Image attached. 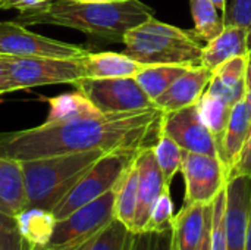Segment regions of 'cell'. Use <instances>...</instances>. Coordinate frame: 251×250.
<instances>
[{
	"mask_svg": "<svg viewBox=\"0 0 251 250\" xmlns=\"http://www.w3.org/2000/svg\"><path fill=\"white\" fill-rule=\"evenodd\" d=\"M165 112L157 106L97 118L0 133V155L19 162L90 152H141L162 136Z\"/></svg>",
	"mask_w": 251,
	"mask_h": 250,
	"instance_id": "6da1fadb",
	"label": "cell"
},
{
	"mask_svg": "<svg viewBox=\"0 0 251 250\" xmlns=\"http://www.w3.org/2000/svg\"><path fill=\"white\" fill-rule=\"evenodd\" d=\"M154 10L141 0L110 3L50 0L41 6L19 12L22 25H54L76 29L101 43H124L125 34L153 18Z\"/></svg>",
	"mask_w": 251,
	"mask_h": 250,
	"instance_id": "7a4b0ae2",
	"label": "cell"
},
{
	"mask_svg": "<svg viewBox=\"0 0 251 250\" xmlns=\"http://www.w3.org/2000/svg\"><path fill=\"white\" fill-rule=\"evenodd\" d=\"M124 53L144 65H201L204 44L194 29H182L154 16L129 29Z\"/></svg>",
	"mask_w": 251,
	"mask_h": 250,
	"instance_id": "3957f363",
	"label": "cell"
},
{
	"mask_svg": "<svg viewBox=\"0 0 251 250\" xmlns=\"http://www.w3.org/2000/svg\"><path fill=\"white\" fill-rule=\"evenodd\" d=\"M104 153L107 152L90 150L22 161L26 208L53 211L87 169Z\"/></svg>",
	"mask_w": 251,
	"mask_h": 250,
	"instance_id": "277c9868",
	"label": "cell"
},
{
	"mask_svg": "<svg viewBox=\"0 0 251 250\" xmlns=\"http://www.w3.org/2000/svg\"><path fill=\"white\" fill-rule=\"evenodd\" d=\"M140 152H107L76 181L68 194L53 208L57 220H62L81 206L99 199L115 189Z\"/></svg>",
	"mask_w": 251,
	"mask_h": 250,
	"instance_id": "5b68a950",
	"label": "cell"
},
{
	"mask_svg": "<svg viewBox=\"0 0 251 250\" xmlns=\"http://www.w3.org/2000/svg\"><path fill=\"white\" fill-rule=\"evenodd\" d=\"M10 77V93L44 85H76L85 78L82 57H13L4 56Z\"/></svg>",
	"mask_w": 251,
	"mask_h": 250,
	"instance_id": "8992f818",
	"label": "cell"
},
{
	"mask_svg": "<svg viewBox=\"0 0 251 250\" xmlns=\"http://www.w3.org/2000/svg\"><path fill=\"white\" fill-rule=\"evenodd\" d=\"M116 187L68 217L57 220L53 236L46 248L49 250H74L112 222L115 220Z\"/></svg>",
	"mask_w": 251,
	"mask_h": 250,
	"instance_id": "52a82bcc",
	"label": "cell"
},
{
	"mask_svg": "<svg viewBox=\"0 0 251 250\" xmlns=\"http://www.w3.org/2000/svg\"><path fill=\"white\" fill-rule=\"evenodd\" d=\"M88 53L90 50L79 44H72L37 34L16 21H0L1 56L79 59Z\"/></svg>",
	"mask_w": 251,
	"mask_h": 250,
	"instance_id": "ba28073f",
	"label": "cell"
},
{
	"mask_svg": "<svg viewBox=\"0 0 251 250\" xmlns=\"http://www.w3.org/2000/svg\"><path fill=\"white\" fill-rule=\"evenodd\" d=\"M75 88L101 113H119L156 106L135 78H82Z\"/></svg>",
	"mask_w": 251,
	"mask_h": 250,
	"instance_id": "9c48e42d",
	"label": "cell"
},
{
	"mask_svg": "<svg viewBox=\"0 0 251 250\" xmlns=\"http://www.w3.org/2000/svg\"><path fill=\"white\" fill-rule=\"evenodd\" d=\"M181 172L185 181L184 203H212L228 183L226 169L218 156L185 152Z\"/></svg>",
	"mask_w": 251,
	"mask_h": 250,
	"instance_id": "30bf717a",
	"label": "cell"
},
{
	"mask_svg": "<svg viewBox=\"0 0 251 250\" xmlns=\"http://www.w3.org/2000/svg\"><path fill=\"white\" fill-rule=\"evenodd\" d=\"M162 134L171 137L185 152L218 156L216 139L203 122L197 105L165 112Z\"/></svg>",
	"mask_w": 251,
	"mask_h": 250,
	"instance_id": "8fae6325",
	"label": "cell"
},
{
	"mask_svg": "<svg viewBox=\"0 0 251 250\" xmlns=\"http://www.w3.org/2000/svg\"><path fill=\"white\" fill-rule=\"evenodd\" d=\"M251 205V178L234 177L226 183L225 237L226 250H246Z\"/></svg>",
	"mask_w": 251,
	"mask_h": 250,
	"instance_id": "7c38bea8",
	"label": "cell"
},
{
	"mask_svg": "<svg viewBox=\"0 0 251 250\" xmlns=\"http://www.w3.org/2000/svg\"><path fill=\"white\" fill-rule=\"evenodd\" d=\"M135 165L138 169V200L132 233L144 231L156 200L168 186L156 161L153 147L141 150L135 158Z\"/></svg>",
	"mask_w": 251,
	"mask_h": 250,
	"instance_id": "4fadbf2b",
	"label": "cell"
},
{
	"mask_svg": "<svg viewBox=\"0 0 251 250\" xmlns=\"http://www.w3.org/2000/svg\"><path fill=\"white\" fill-rule=\"evenodd\" d=\"M212 203H184L171 220V250H200L206 230L212 221Z\"/></svg>",
	"mask_w": 251,
	"mask_h": 250,
	"instance_id": "5bb4252c",
	"label": "cell"
},
{
	"mask_svg": "<svg viewBox=\"0 0 251 250\" xmlns=\"http://www.w3.org/2000/svg\"><path fill=\"white\" fill-rule=\"evenodd\" d=\"M212 74L213 71L204 65L191 66L154 100V105L163 112L178 111L191 105H197L207 90Z\"/></svg>",
	"mask_w": 251,
	"mask_h": 250,
	"instance_id": "9a60e30c",
	"label": "cell"
},
{
	"mask_svg": "<svg viewBox=\"0 0 251 250\" xmlns=\"http://www.w3.org/2000/svg\"><path fill=\"white\" fill-rule=\"evenodd\" d=\"M251 131V111L246 97L232 106V112L222 139L218 143V158L226 169L234 168Z\"/></svg>",
	"mask_w": 251,
	"mask_h": 250,
	"instance_id": "2e32d148",
	"label": "cell"
},
{
	"mask_svg": "<svg viewBox=\"0 0 251 250\" xmlns=\"http://www.w3.org/2000/svg\"><path fill=\"white\" fill-rule=\"evenodd\" d=\"M249 55L232 57L216 69H213L212 80L206 93L213 94L228 105L234 106L246 97V71Z\"/></svg>",
	"mask_w": 251,
	"mask_h": 250,
	"instance_id": "e0dca14e",
	"label": "cell"
},
{
	"mask_svg": "<svg viewBox=\"0 0 251 250\" xmlns=\"http://www.w3.org/2000/svg\"><path fill=\"white\" fill-rule=\"evenodd\" d=\"M244 55H249V29L238 25H225L218 37L204 44L201 65L213 71L224 62Z\"/></svg>",
	"mask_w": 251,
	"mask_h": 250,
	"instance_id": "ac0fdd59",
	"label": "cell"
},
{
	"mask_svg": "<svg viewBox=\"0 0 251 250\" xmlns=\"http://www.w3.org/2000/svg\"><path fill=\"white\" fill-rule=\"evenodd\" d=\"M85 78H135L146 66L125 53L100 52L82 57Z\"/></svg>",
	"mask_w": 251,
	"mask_h": 250,
	"instance_id": "d6986e66",
	"label": "cell"
},
{
	"mask_svg": "<svg viewBox=\"0 0 251 250\" xmlns=\"http://www.w3.org/2000/svg\"><path fill=\"white\" fill-rule=\"evenodd\" d=\"M26 206L22 164L0 155V211L16 217Z\"/></svg>",
	"mask_w": 251,
	"mask_h": 250,
	"instance_id": "ffe728a7",
	"label": "cell"
},
{
	"mask_svg": "<svg viewBox=\"0 0 251 250\" xmlns=\"http://www.w3.org/2000/svg\"><path fill=\"white\" fill-rule=\"evenodd\" d=\"M46 102L49 103V113L43 122L46 125L90 119L103 115L93 105V102L78 90L72 93H63L54 97H47Z\"/></svg>",
	"mask_w": 251,
	"mask_h": 250,
	"instance_id": "44dd1931",
	"label": "cell"
},
{
	"mask_svg": "<svg viewBox=\"0 0 251 250\" xmlns=\"http://www.w3.org/2000/svg\"><path fill=\"white\" fill-rule=\"evenodd\" d=\"M21 236L29 246L46 248L53 236L57 218L43 208H25L16 215Z\"/></svg>",
	"mask_w": 251,
	"mask_h": 250,
	"instance_id": "7402d4cb",
	"label": "cell"
},
{
	"mask_svg": "<svg viewBox=\"0 0 251 250\" xmlns=\"http://www.w3.org/2000/svg\"><path fill=\"white\" fill-rule=\"evenodd\" d=\"M137 158V156H135ZM138 200V169L134 162L129 165L124 177L121 178L116 187V200H115V218L125 224L131 231L134 227V218L137 211Z\"/></svg>",
	"mask_w": 251,
	"mask_h": 250,
	"instance_id": "603a6c76",
	"label": "cell"
},
{
	"mask_svg": "<svg viewBox=\"0 0 251 250\" xmlns=\"http://www.w3.org/2000/svg\"><path fill=\"white\" fill-rule=\"evenodd\" d=\"M191 66L185 65H149L135 75L137 83L154 102Z\"/></svg>",
	"mask_w": 251,
	"mask_h": 250,
	"instance_id": "cb8c5ba5",
	"label": "cell"
},
{
	"mask_svg": "<svg viewBox=\"0 0 251 250\" xmlns=\"http://www.w3.org/2000/svg\"><path fill=\"white\" fill-rule=\"evenodd\" d=\"M194 32L203 43L212 41L225 28L224 15L210 0H190Z\"/></svg>",
	"mask_w": 251,
	"mask_h": 250,
	"instance_id": "d4e9b609",
	"label": "cell"
},
{
	"mask_svg": "<svg viewBox=\"0 0 251 250\" xmlns=\"http://www.w3.org/2000/svg\"><path fill=\"white\" fill-rule=\"evenodd\" d=\"M132 231L119 220H113L103 230L74 250H129Z\"/></svg>",
	"mask_w": 251,
	"mask_h": 250,
	"instance_id": "484cf974",
	"label": "cell"
},
{
	"mask_svg": "<svg viewBox=\"0 0 251 250\" xmlns=\"http://www.w3.org/2000/svg\"><path fill=\"white\" fill-rule=\"evenodd\" d=\"M197 106H199V112H200L203 122L206 124V127L210 130V133L216 139V143H219V140L222 139L225 128L228 125V121H229V116L232 112V106L228 105L226 102H224L222 99H219L213 94H209L206 91L201 96V99L199 100Z\"/></svg>",
	"mask_w": 251,
	"mask_h": 250,
	"instance_id": "4316f807",
	"label": "cell"
},
{
	"mask_svg": "<svg viewBox=\"0 0 251 250\" xmlns=\"http://www.w3.org/2000/svg\"><path fill=\"white\" fill-rule=\"evenodd\" d=\"M153 152H154L156 161L162 169L165 183L168 186H171L174 177L181 171L185 150L176 141H174L171 137L162 134L159 137L157 143L153 146Z\"/></svg>",
	"mask_w": 251,
	"mask_h": 250,
	"instance_id": "83f0119b",
	"label": "cell"
},
{
	"mask_svg": "<svg viewBox=\"0 0 251 250\" xmlns=\"http://www.w3.org/2000/svg\"><path fill=\"white\" fill-rule=\"evenodd\" d=\"M225 203H226V186L213 200L212 225H210V250H226Z\"/></svg>",
	"mask_w": 251,
	"mask_h": 250,
	"instance_id": "f1b7e54d",
	"label": "cell"
},
{
	"mask_svg": "<svg viewBox=\"0 0 251 250\" xmlns=\"http://www.w3.org/2000/svg\"><path fill=\"white\" fill-rule=\"evenodd\" d=\"M172 218H174V202L171 196V186H166L150 212L144 231H159L162 228H166L169 227Z\"/></svg>",
	"mask_w": 251,
	"mask_h": 250,
	"instance_id": "f546056e",
	"label": "cell"
},
{
	"mask_svg": "<svg viewBox=\"0 0 251 250\" xmlns=\"http://www.w3.org/2000/svg\"><path fill=\"white\" fill-rule=\"evenodd\" d=\"M171 225L159 231H138L131 236L129 250H171Z\"/></svg>",
	"mask_w": 251,
	"mask_h": 250,
	"instance_id": "4dcf8cb0",
	"label": "cell"
},
{
	"mask_svg": "<svg viewBox=\"0 0 251 250\" xmlns=\"http://www.w3.org/2000/svg\"><path fill=\"white\" fill-rule=\"evenodd\" d=\"M21 236L16 217L0 211V250H29Z\"/></svg>",
	"mask_w": 251,
	"mask_h": 250,
	"instance_id": "1f68e13d",
	"label": "cell"
},
{
	"mask_svg": "<svg viewBox=\"0 0 251 250\" xmlns=\"http://www.w3.org/2000/svg\"><path fill=\"white\" fill-rule=\"evenodd\" d=\"M225 25H238L251 29V0H228L224 16Z\"/></svg>",
	"mask_w": 251,
	"mask_h": 250,
	"instance_id": "d6a6232c",
	"label": "cell"
},
{
	"mask_svg": "<svg viewBox=\"0 0 251 250\" xmlns=\"http://www.w3.org/2000/svg\"><path fill=\"white\" fill-rule=\"evenodd\" d=\"M234 177H247L251 178V131L246 140V144L234 165V168L231 169V172L228 174V180L234 178Z\"/></svg>",
	"mask_w": 251,
	"mask_h": 250,
	"instance_id": "836d02e7",
	"label": "cell"
},
{
	"mask_svg": "<svg viewBox=\"0 0 251 250\" xmlns=\"http://www.w3.org/2000/svg\"><path fill=\"white\" fill-rule=\"evenodd\" d=\"M50 0H0V9H15L18 12L29 10L37 6H41L44 3H49Z\"/></svg>",
	"mask_w": 251,
	"mask_h": 250,
	"instance_id": "e575fe53",
	"label": "cell"
},
{
	"mask_svg": "<svg viewBox=\"0 0 251 250\" xmlns=\"http://www.w3.org/2000/svg\"><path fill=\"white\" fill-rule=\"evenodd\" d=\"M10 93V77L4 56L0 55V96Z\"/></svg>",
	"mask_w": 251,
	"mask_h": 250,
	"instance_id": "d590c367",
	"label": "cell"
},
{
	"mask_svg": "<svg viewBox=\"0 0 251 250\" xmlns=\"http://www.w3.org/2000/svg\"><path fill=\"white\" fill-rule=\"evenodd\" d=\"M246 100L251 111V55H249V63L246 71Z\"/></svg>",
	"mask_w": 251,
	"mask_h": 250,
	"instance_id": "8d00e7d4",
	"label": "cell"
},
{
	"mask_svg": "<svg viewBox=\"0 0 251 250\" xmlns=\"http://www.w3.org/2000/svg\"><path fill=\"white\" fill-rule=\"evenodd\" d=\"M210 225H212V221L206 230V234H204V239L201 242V246H200V250H210Z\"/></svg>",
	"mask_w": 251,
	"mask_h": 250,
	"instance_id": "74e56055",
	"label": "cell"
},
{
	"mask_svg": "<svg viewBox=\"0 0 251 250\" xmlns=\"http://www.w3.org/2000/svg\"><path fill=\"white\" fill-rule=\"evenodd\" d=\"M246 250H251V205L250 212H249V222H247V245H246Z\"/></svg>",
	"mask_w": 251,
	"mask_h": 250,
	"instance_id": "f35d334b",
	"label": "cell"
},
{
	"mask_svg": "<svg viewBox=\"0 0 251 250\" xmlns=\"http://www.w3.org/2000/svg\"><path fill=\"white\" fill-rule=\"evenodd\" d=\"M225 16V12H226V6H228V0H210Z\"/></svg>",
	"mask_w": 251,
	"mask_h": 250,
	"instance_id": "ab89813d",
	"label": "cell"
},
{
	"mask_svg": "<svg viewBox=\"0 0 251 250\" xmlns=\"http://www.w3.org/2000/svg\"><path fill=\"white\" fill-rule=\"evenodd\" d=\"M78 1H96V3H110V1H124V0H78Z\"/></svg>",
	"mask_w": 251,
	"mask_h": 250,
	"instance_id": "60d3db41",
	"label": "cell"
},
{
	"mask_svg": "<svg viewBox=\"0 0 251 250\" xmlns=\"http://www.w3.org/2000/svg\"><path fill=\"white\" fill-rule=\"evenodd\" d=\"M249 55H251V29L249 31Z\"/></svg>",
	"mask_w": 251,
	"mask_h": 250,
	"instance_id": "b9f144b4",
	"label": "cell"
},
{
	"mask_svg": "<svg viewBox=\"0 0 251 250\" xmlns=\"http://www.w3.org/2000/svg\"><path fill=\"white\" fill-rule=\"evenodd\" d=\"M29 250H49L47 248H40V246H31Z\"/></svg>",
	"mask_w": 251,
	"mask_h": 250,
	"instance_id": "7bdbcfd3",
	"label": "cell"
}]
</instances>
